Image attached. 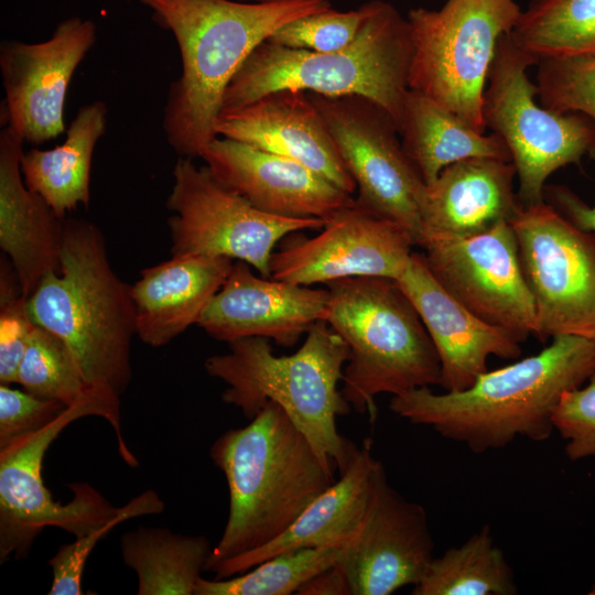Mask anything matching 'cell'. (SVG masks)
<instances>
[{
  "instance_id": "obj_1",
  "label": "cell",
  "mask_w": 595,
  "mask_h": 595,
  "mask_svg": "<svg viewBox=\"0 0 595 595\" xmlns=\"http://www.w3.org/2000/svg\"><path fill=\"white\" fill-rule=\"evenodd\" d=\"M594 372L595 339L561 335L536 355L485 371L465 390L435 393L421 387L392 396L389 408L412 424L484 453L517 436L547 441L562 396Z\"/></svg>"
},
{
  "instance_id": "obj_2",
  "label": "cell",
  "mask_w": 595,
  "mask_h": 595,
  "mask_svg": "<svg viewBox=\"0 0 595 595\" xmlns=\"http://www.w3.org/2000/svg\"><path fill=\"white\" fill-rule=\"evenodd\" d=\"M141 1L178 45L182 71L170 86L162 127L171 148L188 159L217 137L225 90L255 47L282 25L332 8L328 0Z\"/></svg>"
},
{
  "instance_id": "obj_3",
  "label": "cell",
  "mask_w": 595,
  "mask_h": 595,
  "mask_svg": "<svg viewBox=\"0 0 595 595\" xmlns=\"http://www.w3.org/2000/svg\"><path fill=\"white\" fill-rule=\"evenodd\" d=\"M209 455L225 475L229 515L207 561L208 572L274 540L336 480L274 402L246 426L219 435Z\"/></svg>"
},
{
  "instance_id": "obj_4",
  "label": "cell",
  "mask_w": 595,
  "mask_h": 595,
  "mask_svg": "<svg viewBox=\"0 0 595 595\" xmlns=\"http://www.w3.org/2000/svg\"><path fill=\"white\" fill-rule=\"evenodd\" d=\"M28 309L35 325L67 345L91 388L121 397L132 377L136 310L95 224L64 219L61 269L42 278Z\"/></svg>"
},
{
  "instance_id": "obj_5",
  "label": "cell",
  "mask_w": 595,
  "mask_h": 595,
  "mask_svg": "<svg viewBox=\"0 0 595 595\" xmlns=\"http://www.w3.org/2000/svg\"><path fill=\"white\" fill-rule=\"evenodd\" d=\"M348 348L326 323H315L292 355L275 356L269 339L246 337L229 343V351L208 357L206 372L226 383L221 399L251 420L269 402L283 409L307 439L325 468L345 469L356 445L342 436L336 419L350 405L338 383Z\"/></svg>"
},
{
  "instance_id": "obj_6",
  "label": "cell",
  "mask_w": 595,
  "mask_h": 595,
  "mask_svg": "<svg viewBox=\"0 0 595 595\" xmlns=\"http://www.w3.org/2000/svg\"><path fill=\"white\" fill-rule=\"evenodd\" d=\"M411 56L408 20L391 3L372 0L357 36L343 50L318 53L268 40L260 43L229 82L221 110L293 88L324 96H363L385 108L398 127Z\"/></svg>"
},
{
  "instance_id": "obj_7",
  "label": "cell",
  "mask_w": 595,
  "mask_h": 595,
  "mask_svg": "<svg viewBox=\"0 0 595 595\" xmlns=\"http://www.w3.org/2000/svg\"><path fill=\"white\" fill-rule=\"evenodd\" d=\"M326 286L329 306L325 322L348 348L340 391L351 409L374 424L377 396L439 385L437 351L396 280L350 277Z\"/></svg>"
},
{
  "instance_id": "obj_8",
  "label": "cell",
  "mask_w": 595,
  "mask_h": 595,
  "mask_svg": "<svg viewBox=\"0 0 595 595\" xmlns=\"http://www.w3.org/2000/svg\"><path fill=\"white\" fill-rule=\"evenodd\" d=\"M90 415L100 416L111 425L125 463H137L122 435L120 399L105 393H94L67 407L45 428L0 448L1 563L11 556L25 558L46 527L62 529L77 538L119 512L120 507H115L88 483L68 484L73 497L61 504L52 499L43 482L42 463L50 445L71 423Z\"/></svg>"
},
{
  "instance_id": "obj_9",
  "label": "cell",
  "mask_w": 595,
  "mask_h": 595,
  "mask_svg": "<svg viewBox=\"0 0 595 595\" xmlns=\"http://www.w3.org/2000/svg\"><path fill=\"white\" fill-rule=\"evenodd\" d=\"M521 13L516 0H447L439 10L411 9L408 86L479 132L483 95L499 40Z\"/></svg>"
},
{
  "instance_id": "obj_10",
  "label": "cell",
  "mask_w": 595,
  "mask_h": 595,
  "mask_svg": "<svg viewBox=\"0 0 595 595\" xmlns=\"http://www.w3.org/2000/svg\"><path fill=\"white\" fill-rule=\"evenodd\" d=\"M538 61L513 42L510 33L498 42L483 95L482 115L507 145L519 181L521 206L544 202L549 176L595 148V122L577 113H558L539 105L537 87L527 69Z\"/></svg>"
},
{
  "instance_id": "obj_11",
  "label": "cell",
  "mask_w": 595,
  "mask_h": 595,
  "mask_svg": "<svg viewBox=\"0 0 595 595\" xmlns=\"http://www.w3.org/2000/svg\"><path fill=\"white\" fill-rule=\"evenodd\" d=\"M509 223L534 302L533 336L595 339V236L545 202L520 206Z\"/></svg>"
},
{
  "instance_id": "obj_12",
  "label": "cell",
  "mask_w": 595,
  "mask_h": 595,
  "mask_svg": "<svg viewBox=\"0 0 595 595\" xmlns=\"http://www.w3.org/2000/svg\"><path fill=\"white\" fill-rule=\"evenodd\" d=\"M166 199L172 256L205 255L245 261L270 278V259L282 238L303 229H321L318 218L266 214L221 185L208 167L177 160Z\"/></svg>"
},
{
  "instance_id": "obj_13",
  "label": "cell",
  "mask_w": 595,
  "mask_h": 595,
  "mask_svg": "<svg viewBox=\"0 0 595 595\" xmlns=\"http://www.w3.org/2000/svg\"><path fill=\"white\" fill-rule=\"evenodd\" d=\"M307 94L355 181V203L402 225L419 246L423 232L419 198L425 184L402 148L391 115L359 95Z\"/></svg>"
},
{
  "instance_id": "obj_14",
  "label": "cell",
  "mask_w": 595,
  "mask_h": 595,
  "mask_svg": "<svg viewBox=\"0 0 595 595\" xmlns=\"http://www.w3.org/2000/svg\"><path fill=\"white\" fill-rule=\"evenodd\" d=\"M419 246L436 281L474 315L520 343L534 335V302L509 220L468 236L425 234Z\"/></svg>"
},
{
  "instance_id": "obj_15",
  "label": "cell",
  "mask_w": 595,
  "mask_h": 595,
  "mask_svg": "<svg viewBox=\"0 0 595 595\" xmlns=\"http://www.w3.org/2000/svg\"><path fill=\"white\" fill-rule=\"evenodd\" d=\"M415 246L402 225L374 215L355 201L325 221L313 238L289 237L270 259V277L301 285L350 277L397 280Z\"/></svg>"
},
{
  "instance_id": "obj_16",
  "label": "cell",
  "mask_w": 595,
  "mask_h": 595,
  "mask_svg": "<svg viewBox=\"0 0 595 595\" xmlns=\"http://www.w3.org/2000/svg\"><path fill=\"white\" fill-rule=\"evenodd\" d=\"M96 41L93 21H61L41 43L4 41L0 69L6 99L4 123L34 144L65 131L64 107L71 79Z\"/></svg>"
},
{
  "instance_id": "obj_17",
  "label": "cell",
  "mask_w": 595,
  "mask_h": 595,
  "mask_svg": "<svg viewBox=\"0 0 595 595\" xmlns=\"http://www.w3.org/2000/svg\"><path fill=\"white\" fill-rule=\"evenodd\" d=\"M424 508L380 476L365 519L338 561L353 595H389L419 583L433 560Z\"/></svg>"
},
{
  "instance_id": "obj_18",
  "label": "cell",
  "mask_w": 595,
  "mask_h": 595,
  "mask_svg": "<svg viewBox=\"0 0 595 595\" xmlns=\"http://www.w3.org/2000/svg\"><path fill=\"white\" fill-rule=\"evenodd\" d=\"M199 158L221 185L269 215L326 221L355 201L303 163L229 138L216 137Z\"/></svg>"
},
{
  "instance_id": "obj_19",
  "label": "cell",
  "mask_w": 595,
  "mask_h": 595,
  "mask_svg": "<svg viewBox=\"0 0 595 595\" xmlns=\"http://www.w3.org/2000/svg\"><path fill=\"white\" fill-rule=\"evenodd\" d=\"M250 264L237 260L196 325L228 344L264 337L294 346L317 322L326 321L328 289H311L273 278L257 277Z\"/></svg>"
},
{
  "instance_id": "obj_20",
  "label": "cell",
  "mask_w": 595,
  "mask_h": 595,
  "mask_svg": "<svg viewBox=\"0 0 595 595\" xmlns=\"http://www.w3.org/2000/svg\"><path fill=\"white\" fill-rule=\"evenodd\" d=\"M401 290L418 311L437 351L441 364L439 386L445 391L469 388L487 371L490 356L517 359L520 342L507 331L493 326L464 307L436 281L423 253L412 252L399 279Z\"/></svg>"
},
{
  "instance_id": "obj_21",
  "label": "cell",
  "mask_w": 595,
  "mask_h": 595,
  "mask_svg": "<svg viewBox=\"0 0 595 595\" xmlns=\"http://www.w3.org/2000/svg\"><path fill=\"white\" fill-rule=\"evenodd\" d=\"M214 127L217 137L294 159L345 192L353 194L356 190L307 91H270L240 107L221 110Z\"/></svg>"
},
{
  "instance_id": "obj_22",
  "label": "cell",
  "mask_w": 595,
  "mask_h": 595,
  "mask_svg": "<svg viewBox=\"0 0 595 595\" xmlns=\"http://www.w3.org/2000/svg\"><path fill=\"white\" fill-rule=\"evenodd\" d=\"M385 467L371 452V440L355 448L345 469L279 537L251 552L215 565L216 580L231 577L283 552L347 545L358 532Z\"/></svg>"
},
{
  "instance_id": "obj_23",
  "label": "cell",
  "mask_w": 595,
  "mask_h": 595,
  "mask_svg": "<svg viewBox=\"0 0 595 595\" xmlns=\"http://www.w3.org/2000/svg\"><path fill=\"white\" fill-rule=\"evenodd\" d=\"M22 144L23 139L9 126L1 129L0 247L29 299L46 273L61 269L64 219L25 185Z\"/></svg>"
},
{
  "instance_id": "obj_24",
  "label": "cell",
  "mask_w": 595,
  "mask_h": 595,
  "mask_svg": "<svg viewBox=\"0 0 595 595\" xmlns=\"http://www.w3.org/2000/svg\"><path fill=\"white\" fill-rule=\"evenodd\" d=\"M515 176L512 162L491 158H470L446 166L421 192L422 237L468 236L510 220L521 206L513 192Z\"/></svg>"
},
{
  "instance_id": "obj_25",
  "label": "cell",
  "mask_w": 595,
  "mask_h": 595,
  "mask_svg": "<svg viewBox=\"0 0 595 595\" xmlns=\"http://www.w3.org/2000/svg\"><path fill=\"white\" fill-rule=\"evenodd\" d=\"M232 263L226 257L181 255L143 269L131 285L136 336L151 347H161L196 324Z\"/></svg>"
},
{
  "instance_id": "obj_26",
  "label": "cell",
  "mask_w": 595,
  "mask_h": 595,
  "mask_svg": "<svg viewBox=\"0 0 595 595\" xmlns=\"http://www.w3.org/2000/svg\"><path fill=\"white\" fill-rule=\"evenodd\" d=\"M402 148L425 185L448 165L491 158L511 162L510 152L496 133L485 136L424 94L408 89L398 126Z\"/></svg>"
},
{
  "instance_id": "obj_27",
  "label": "cell",
  "mask_w": 595,
  "mask_h": 595,
  "mask_svg": "<svg viewBox=\"0 0 595 595\" xmlns=\"http://www.w3.org/2000/svg\"><path fill=\"white\" fill-rule=\"evenodd\" d=\"M107 107L97 100L83 106L72 120L65 141L51 150L23 152L21 172L25 185L39 194L61 218L79 205L88 206L94 150L104 136Z\"/></svg>"
},
{
  "instance_id": "obj_28",
  "label": "cell",
  "mask_w": 595,
  "mask_h": 595,
  "mask_svg": "<svg viewBox=\"0 0 595 595\" xmlns=\"http://www.w3.org/2000/svg\"><path fill=\"white\" fill-rule=\"evenodd\" d=\"M120 549L137 574L139 595H194L213 547L204 536L140 527L121 537Z\"/></svg>"
},
{
  "instance_id": "obj_29",
  "label": "cell",
  "mask_w": 595,
  "mask_h": 595,
  "mask_svg": "<svg viewBox=\"0 0 595 595\" xmlns=\"http://www.w3.org/2000/svg\"><path fill=\"white\" fill-rule=\"evenodd\" d=\"M515 574L484 526L458 547L433 558L412 595H513Z\"/></svg>"
},
{
  "instance_id": "obj_30",
  "label": "cell",
  "mask_w": 595,
  "mask_h": 595,
  "mask_svg": "<svg viewBox=\"0 0 595 595\" xmlns=\"http://www.w3.org/2000/svg\"><path fill=\"white\" fill-rule=\"evenodd\" d=\"M510 35L538 62L595 53V0H531Z\"/></svg>"
},
{
  "instance_id": "obj_31",
  "label": "cell",
  "mask_w": 595,
  "mask_h": 595,
  "mask_svg": "<svg viewBox=\"0 0 595 595\" xmlns=\"http://www.w3.org/2000/svg\"><path fill=\"white\" fill-rule=\"evenodd\" d=\"M344 547L303 548L274 555L245 573L198 580L194 595H291L314 575L336 564Z\"/></svg>"
},
{
  "instance_id": "obj_32",
  "label": "cell",
  "mask_w": 595,
  "mask_h": 595,
  "mask_svg": "<svg viewBox=\"0 0 595 595\" xmlns=\"http://www.w3.org/2000/svg\"><path fill=\"white\" fill-rule=\"evenodd\" d=\"M18 383L40 399L60 401L67 407L94 393H105L86 382L67 345L39 325L34 326L21 359Z\"/></svg>"
},
{
  "instance_id": "obj_33",
  "label": "cell",
  "mask_w": 595,
  "mask_h": 595,
  "mask_svg": "<svg viewBox=\"0 0 595 595\" xmlns=\"http://www.w3.org/2000/svg\"><path fill=\"white\" fill-rule=\"evenodd\" d=\"M537 65V96L543 107L595 122V53L542 58Z\"/></svg>"
},
{
  "instance_id": "obj_34",
  "label": "cell",
  "mask_w": 595,
  "mask_h": 595,
  "mask_svg": "<svg viewBox=\"0 0 595 595\" xmlns=\"http://www.w3.org/2000/svg\"><path fill=\"white\" fill-rule=\"evenodd\" d=\"M164 502L152 489H148L121 506L119 512L106 523L77 537L72 543L61 545L48 560L53 582L50 595H80L85 564L97 543L115 527L140 516L159 515Z\"/></svg>"
},
{
  "instance_id": "obj_35",
  "label": "cell",
  "mask_w": 595,
  "mask_h": 595,
  "mask_svg": "<svg viewBox=\"0 0 595 595\" xmlns=\"http://www.w3.org/2000/svg\"><path fill=\"white\" fill-rule=\"evenodd\" d=\"M368 11L369 2H366L349 11L329 8L311 13L282 25L268 41L318 53L339 51L355 40Z\"/></svg>"
},
{
  "instance_id": "obj_36",
  "label": "cell",
  "mask_w": 595,
  "mask_h": 595,
  "mask_svg": "<svg viewBox=\"0 0 595 595\" xmlns=\"http://www.w3.org/2000/svg\"><path fill=\"white\" fill-rule=\"evenodd\" d=\"M35 324L19 278L2 253L0 261V382L18 383V372Z\"/></svg>"
},
{
  "instance_id": "obj_37",
  "label": "cell",
  "mask_w": 595,
  "mask_h": 595,
  "mask_svg": "<svg viewBox=\"0 0 595 595\" xmlns=\"http://www.w3.org/2000/svg\"><path fill=\"white\" fill-rule=\"evenodd\" d=\"M569 459L595 456V372L584 387L566 391L553 413Z\"/></svg>"
},
{
  "instance_id": "obj_38",
  "label": "cell",
  "mask_w": 595,
  "mask_h": 595,
  "mask_svg": "<svg viewBox=\"0 0 595 595\" xmlns=\"http://www.w3.org/2000/svg\"><path fill=\"white\" fill-rule=\"evenodd\" d=\"M67 405L40 399L29 392L0 386V448L32 434L54 421Z\"/></svg>"
},
{
  "instance_id": "obj_39",
  "label": "cell",
  "mask_w": 595,
  "mask_h": 595,
  "mask_svg": "<svg viewBox=\"0 0 595 595\" xmlns=\"http://www.w3.org/2000/svg\"><path fill=\"white\" fill-rule=\"evenodd\" d=\"M588 155L595 161V148ZM543 198L578 229L595 234V206H588L569 187L545 185Z\"/></svg>"
},
{
  "instance_id": "obj_40",
  "label": "cell",
  "mask_w": 595,
  "mask_h": 595,
  "mask_svg": "<svg viewBox=\"0 0 595 595\" xmlns=\"http://www.w3.org/2000/svg\"><path fill=\"white\" fill-rule=\"evenodd\" d=\"M298 595H353L345 572L337 562L304 583Z\"/></svg>"
},
{
  "instance_id": "obj_41",
  "label": "cell",
  "mask_w": 595,
  "mask_h": 595,
  "mask_svg": "<svg viewBox=\"0 0 595 595\" xmlns=\"http://www.w3.org/2000/svg\"><path fill=\"white\" fill-rule=\"evenodd\" d=\"M239 1L262 3V2H274V1H281V0H239Z\"/></svg>"
},
{
  "instance_id": "obj_42",
  "label": "cell",
  "mask_w": 595,
  "mask_h": 595,
  "mask_svg": "<svg viewBox=\"0 0 595 595\" xmlns=\"http://www.w3.org/2000/svg\"><path fill=\"white\" fill-rule=\"evenodd\" d=\"M589 594H595V583L593 584L591 591H589Z\"/></svg>"
}]
</instances>
